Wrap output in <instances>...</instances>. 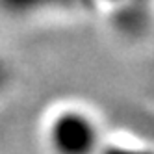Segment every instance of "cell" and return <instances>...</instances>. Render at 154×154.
Returning a JSON list of instances; mask_svg holds the SVG:
<instances>
[{
    "instance_id": "1",
    "label": "cell",
    "mask_w": 154,
    "mask_h": 154,
    "mask_svg": "<svg viewBox=\"0 0 154 154\" xmlns=\"http://www.w3.org/2000/svg\"><path fill=\"white\" fill-rule=\"evenodd\" d=\"M41 139L48 154H98L106 134L91 112L69 104L48 113Z\"/></svg>"
},
{
    "instance_id": "2",
    "label": "cell",
    "mask_w": 154,
    "mask_h": 154,
    "mask_svg": "<svg viewBox=\"0 0 154 154\" xmlns=\"http://www.w3.org/2000/svg\"><path fill=\"white\" fill-rule=\"evenodd\" d=\"M98 154H150V152L143 150L139 145H126L125 141H113L106 137Z\"/></svg>"
},
{
    "instance_id": "3",
    "label": "cell",
    "mask_w": 154,
    "mask_h": 154,
    "mask_svg": "<svg viewBox=\"0 0 154 154\" xmlns=\"http://www.w3.org/2000/svg\"><path fill=\"white\" fill-rule=\"evenodd\" d=\"M6 84H8V71H6V65L0 61V95L4 93Z\"/></svg>"
}]
</instances>
